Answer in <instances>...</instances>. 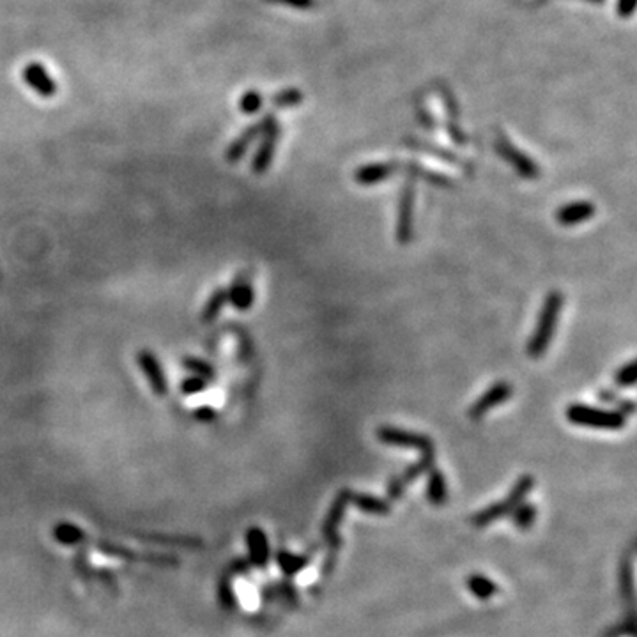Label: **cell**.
Masks as SVG:
<instances>
[{
  "instance_id": "1f68e13d",
  "label": "cell",
  "mask_w": 637,
  "mask_h": 637,
  "mask_svg": "<svg viewBox=\"0 0 637 637\" xmlns=\"http://www.w3.org/2000/svg\"><path fill=\"white\" fill-rule=\"evenodd\" d=\"M404 491H405L404 482H402V480H400L399 476L392 478V482H390V485H388V496H390V498H392V499H400V498H402V494H404Z\"/></svg>"
},
{
  "instance_id": "9a60e30c",
  "label": "cell",
  "mask_w": 637,
  "mask_h": 637,
  "mask_svg": "<svg viewBox=\"0 0 637 637\" xmlns=\"http://www.w3.org/2000/svg\"><path fill=\"white\" fill-rule=\"evenodd\" d=\"M24 80L30 85L37 94L50 98L57 92V85L53 83V80L48 76L46 69L37 62H32L28 66H25L24 69Z\"/></svg>"
},
{
  "instance_id": "e0dca14e",
  "label": "cell",
  "mask_w": 637,
  "mask_h": 637,
  "mask_svg": "<svg viewBox=\"0 0 637 637\" xmlns=\"http://www.w3.org/2000/svg\"><path fill=\"white\" fill-rule=\"evenodd\" d=\"M262 133V121L257 124H252L248 130H245L238 139L234 140L229 146V149L225 150V162L227 163H238L243 156L246 155V150L252 143L255 142V139H259Z\"/></svg>"
},
{
  "instance_id": "836d02e7",
  "label": "cell",
  "mask_w": 637,
  "mask_h": 637,
  "mask_svg": "<svg viewBox=\"0 0 637 637\" xmlns=\"http://www.w3.org/2000/svg\"><path fill=\"white\" fill-rule=\"evenodd\" d=\"M598 400H600L602 404H616L618 400H620V395H618L616 392H614V390H609V388H606V390H600V392H598Z\"/></svg>"
},
{
  "instance_id": "52a82bcc",
  "label": "cell",
  "mask_w": 637,
  "mask_h": 637,
  "mask_svg": "<svg viewBox=\"0 0 637 637\" xmlns=\"http://www.w3.org/2000/svg\"><path fill=\"white\" fill-rule=\"evenodd\" d=\"M494 147H496V150H498V155L501 156V158L505 159V162H507L508 165H510L512 168H514V171L521 175V177L530 179V181L540 177V166L536 165V162H533V159H531L526 152L517 149V147H515L514 143L507 139V137L498 135V139H496V142H494Z\"/></svg>"
},
{
  "instance_id": "484cf974",
  "label": "cell",
  "mask_w": 637,
  "mask_h": 637,
  "mask_svg": "<svg viewBox=\"0 0 637 637\" xmlns=\"http://www.w3.org/2000/svg\"><path fill=\"white\" fill-rule=\"evenodd\" d=\"M514 523L518 530H530L531 524L536 518V508L531 503H521L514 512H512Z\"/></svg>"
},
{
  "instance_id": "4fadbf2b",
  "label": "cell",
  "mask_w": 637,
  "mask_h": 637,
  "mask_svg": "<svg viewBox=\"0 0 637 637\" xmlns=\"http://www.w3.org/2000/svg\"><path fill=\"white\" fill-rule=\"evenodd\" d=\"M396 172V163L395 162H376V163H367L361 165L356 172H354V181L361 186H376L379 182L386 181L392 177Z\"/></svg>"
},
{
  "instance_id": "7402d4cb",
  "label": "cell",
  "mask_w": 637,
  "mask_h": 637,
  "mask_svg": "<svg viewBox=\"0 0 637 637\" xmlns=\"http://www.w3.org/2000/svg\"><path fill=\"white\" fill-rule=\"evenodd\" d=\"M227 301H229V294H227V289H216V290H214V293L211 294L209 299H207L206 306H204V312H202V317H200V321H202L204 324H209V322H213L214 319H216V317L220 315V312H222L223 306L227 305Z\"/></svg>"
},
{
  "instance_id": "83f0119b",
  "label": "cell",
  "mask_w": 637,
  "mask_h": 637,
  "mask_svg": "<svg viewBox=\"0 0 637 637\" xmlns=\"http://www.w3.org/2000/svg\"><path fill=\"white\" fill-rule=\"evenodd\" d=\"M182 365H184V367H186L188 370H191V372L197 374V377H202L204 381H207V383H209V381H213L214 377H216V372H214V368L211 367V365L207 363V361L198 360V358H186V360L182 361Z\"/></svg>"
},
{
  "instance_id": "74e56055",
  "label": "cell",
  "mask_w": 637,
  "mask_h": 637,
  "mask_svg": "<svg viewBox=\"0 0 637 637\" xmlns=\"http://www.w3.org/2000/svg\"><path fill=\"white\" fill-rule=\"evenodd\" d=\"M278 2H285V4L294 6V8H310L312 0H278Z\"/></svg>"
},
{
  "instance_id": "f546056e",
  "label": "cell",
  "mask_w": 637,
  "mask_h": 637,
  "mask_svg": "<svg viewBox=\"0 0 637 637\" xmlns=\"http://www.w3.org/2000/svg\"><path fill=\"white\" fill-rule=\"evenodd\" d=\"M262 107V96L259 94L257 91H248L239 101V110L245 112V114L252 115L257 114Z\"/></svg>"
},
{
  "instance_id": "d6a6232c",
  "label": "cell",
  "mask_w": 637,
  "mask_h": 637,
  "mask_svg": "<svg viewBox=\"0 0 637 637\" xmlns=\"http://www.w3.org/2000/svg\"><path fill=\"white\" fill-rule=\"evenodd\" d=\"M614 405H616L614 409H616L618 412H622V415L625 416V418H627V416H632L634 412H636V402H634V400H630V399H620Z\"/></svg>"
},
{
  "instance_id": "d4e9b609",
  "label": "cell",
  "mask_w": 637,
  "mask_h": 637,
  "mask_svg": "<svg viewBox=\"0 0 637 637\" xmlns=\"http://www.w3.org/2000/svg\"><path fill=\"white\" fill-rule=\"evenodd\" d=\"M278 565H280L283 574L296 575L299 574L301 570H305L306 566H308V559H306L305 556L293 555V552L281 550V552H278Z\"/></svg>"
},
{
  "instance_id": "d6986e66",
  "label": "cell",
  "mask_w": 637,
  "mask_h": 637,
  "mask_svg": "<svg viewBox=\"0 0 637 637\" xmlns=\"http://www.w3.org/2000/svg\"><path fill=\"white\" fill-rule=\"evenodd\" d=\"M427 498L432 505L441 507L448 499V487L446 480H444L443 471L439 467L432 466L428 469V482H427Z\"/></svg>"
},
{
  "instance_id": "d590c367",
  "label": "cell",
  "mask_w": 637,
  "mask_h": 637,
  "mask_svg": "<svg viewBox=\"0 0 637 637\" xmlns=\"http://www.w3.org/2000/svg\"><path fill=\"white\" fill-rule=\"evenodd\" d=\"M195 416H197L200 421H213L214 418H216V412H214V409H211V408H200V409H197Z\"/></svg>"
},
{
  "instance_id": "7a4b0ae2",
  "label": "cell",
  "mask_w": 637,
  "mask_h": 637,
  "mask_svg": "<svg viewBox=\"0 0 637 637\" xmlns=\"http://www.w3.org/2000/svg\"><path fill=\"white\" fill-rule=\"evenodd\" d=\"M565 416L572 425L598 430H622L627 425V418L616 409L593 408L586 404H570L565 409Z\"/></svg>"
},
{
  "instance_id": "f1b7e54d",
  "label": "cell",
  "mask_w": 637,
  "mask_h": 637,
  "mask_svg": "<svg viewBox=\"0 0 637 637\" xmlns=\"http://www.w3.org/2000/svg\"><path fill=\"white\" fill-rule=\"evenodd\" d=\"M303 101V94L297 89H285V91H280L278 94H274L273 98V105L278 108H289V107H296Z\"/></svg>"
},
{
  "instance_id": "603a6c76",
  "label": "cell",
  "mask_w": 637,
  "mask_h": 637,
  "mask_svg": "<svg viewBox=\"0 0 637 637\" xmlns=\"http://www.w3.org/2000/svg\"><path fill=\"white\" fill-rule=\"evenodd\" d=\"M467 588H469V591H471L476 598H480V600H489V598H492L498 593V586H496L489 577L480 574H475L467 579Z\"/></svg>"
},
{
  "instance_id": "4dcf8cb0",
  "label": "cell",
  "mask_w": 637,
  "mask_h": 637,
  "mask_svg": "<svg viewBox=\"0 0 637 637\" xmlns=\"http://www.w3.org/2000/svg\"><path fill=\"white\" fill-rule=\"evenodd\" d=\"M207 381H204L202 377H190V379H186V381H182V384H181V392L182 393H186V395H193V393H198V392H204V390L207 388Z\"/></svg>"
},
{
  "instance_id": "cb8c5ba5",
  "label": "cell",
  "mask_w": 637,
  "mask_h": 637,
  "mask_svg": "<svg viewBox=\"0 0 637 637\" xmlns=\"http://www.w3.org/2000/svg\"><path fill=\"white\" fill-rule=\"evenodd\" d=\"M434 459H435L434 451H430V453H421L420 460H416L415 464H411V466L405 467V471L402 473V475H400L399 478L402 480V482H404V485H408V483H412L415 480L420 478V476L424 475L425 471H428V469H430V467L434 466Z\"/></svg>"
},
{
  "instance_id": "ac0fdd59",
  "label": "cell",
  "mask_w": 637,
  "mask_h": 637,
  "mask_svg": "<svg viewBox=\"0 0 637 637\" xmlns=\"http://www.w3.org/2000/svg\"><path fill=\"white\" fill-rule=\"evenodd\" d=\"M246 542H248L250 558L257 566H265V563L270 561V543H268V536L259 527H252L246 534Z\"/></svg>"
},
{
  "instance_id": "7c38bea8",
  "label": "cell",
  "mask_w": 637,
  "mask_h": 637,
  "mask_svg": "<svg viewBox=\"0 0 637 637\" xmlns=\"http://www.w3.org/2000/svg\"><path fill=\"white\" fill-rule=\"evenodd\" d=\"M137 361H139L142 372L146 374L147 383H149L150 390H152V392L159 396L165 395L166 379H165V374H163V368H162V365H159L158 358L150 353V351H139V354H137Z\"/></svg>"
},
{
  "instance_id": "6da1fadb",
  "label": "cell",
  "mask_w": 637,
  "mask_h": 637,
  "mask_svg": "<svg viewBox=\"0 0 637 637\" xmlns=\"http://www.w3.org/2000/svg\"><path fill=\"white\" fill-rule=\"evenodd\" d=\"M563 303H565V296H563L561 290H550V293H547L542 310L539 313V319H536V326H534L533 333H531L526 347L527 354L533 360L542 358L547 349H549L552 338H555Z\"/></svg>"
},
{
  "instance_id": "8fae6325",
  "label": "cell",
  "mask_w": 637,
  "mask_h": 637,
  "mask_svg": "<svg viewBox=\"0 0 637 637\" xmlns=\"http://www.w3.org/2000/svg\"><path fill=\"white\" fill-rule=\"evenodd\" d=\"M227 294H229V303L239 312H246L254 306L255 303V290L254 285H252V278H250L248 271L245 273H239L236 277V280L232 281L229 289H227Z\"/></svg>"
},
{
  "instance_id": "9c48e42d",
  "label": "cell",
  "mask_w": 637,
  "mask_h": 637,
  "mask_svg": "<svg viewBox=\"0 0 637 637\" xmlns=\"http://www.w3.org/2000/svg\"><path fill=\"white\" fill-rule=\"evenodd\" d=\"M349 503H351V491L349 489H342L337 494L335 501L329 507L328 515L324 518V526H322V533L326 536V542L329 543L333 550L340 547V536H338V527H340L342 521H344L345 510H347Z\"/></svg>"
},
{
  "instance_id": "8992f818",
  "label": "cell",
  "mask_w": 637,
  "mask_h": 637,
  "mask_svg": "<svg viewBox=\"0 0 637 637\" xmlns=\"http://www.w3.org/2000/svg\"><path fill=\"white\" fill-rule=\"evenodd\" d=\"M262 142L252 159V172L257 175L265 174L270 171L271 163H273L274 149H277L278 137H280V124L274 119L273 115H268L262 119Z\"/></svg>"
},
{
  "instance_id": "277c9868",
  "label": "cell",
  "mask_w": 637,
  "mask_h": 637,
  "mask_svg": "<svg viewBox=\"0 0 637 637\" xmlns=\"http://www.w3.org/2000/svg\"><path fill=\"white\" fill-rule=\"evenodd\" d=\"M415 202H416V184L415 179L408 177L402 186L399 200V216H396L395 238L402 246L411 245L415 239Z\"/></svg>"
},
{
  "instance_id": "e575fe53",
  "label": "cell",
  "mask_w": 637,
  "mask_h": 637,
  "mask_svg": "<svg viewBox=\"0 0 637 637\" xmlns=\"http://www.w3.org/2000/svg\"><path fill=\"white\" fill-rule=\"evenodd\" d=\"M634 6H636V0H618V12L620 16H630L634 11Z\"/></svg>"
},
{
  "instance_id": "ffe728a7",
  "label": "cell",
  "mask_w": 637,
  "mask_h": 637,
  "mask_svg": "<svg viewBox=\"0 0 637 637\" xmlns=\"http://www.w3.org/2000/svg\"><path fill=\"white\" fill-rule=\"evenodd\" d=\"M351 503L361 512L370 515H388L392 507L386 499H381L372 494H361V492L351 491Z\"/></svg>"
},
{
  "instance_id": "8d00e7d4",
  "label": "cell",
  "mask_w": 637,
  "mask_h": 637,
  "mask_svg": "<svg viewBox=\"0 0 637 637\" xmlns=\"http://www.w3.org/2000/svg\"><path fill=\"white\" fill-rule=\"evenodd\" d=\"M418 119H420V123L424 124V126L427 128V130H434V128H435V121L432 119V115L428 114L427 110H424V108H420V110H418Z\"/></svg>"
},
{
  "instance_id": "5bb4252c",
  "label": "cell",
  "mask_w": 637,
  "mask_h": 637,
  "mask_svg": "<svg viewBox=\"0 0 637 637\" xmlns=\"http://www.w3.org/2000/svg\"><path fill=\"white\" fill-rule=\"evenodd\" d=\"M396 163V172H404L408 174V177L411 179H424V181H428L434 186L439 188H451L453 186V182L448 175L439 174V172L432 171V168H427V166L420 165L418 162H395Z\"/></svg>"
},
{
  "instance_id": "30bf717a",
  "label": "cell",
  "mask_w": 637,
  "mask_h": 637,
  "mask_svg": "<svg viewBox=\"0 0 637 637\" xmlns=\"http://www.w3.org/2000/svg\"><path fill=\"white\" fill-rule=\"evenodd\" d=\"M597 213V206L590 200H575V202L563 204L558 211H556V222L563 227H574L579 223H584L588 220L595 216Z\"/></svg>"
},
{
  "instance_id": "4316f807",
  "label": "cell",
  "mask_w": 637,
  "mask_h": 637,
  "mask_svg": "<svg viewBox=\"0 0 637 637\" xmlns=\"http://www.w3.org/2000/svg\"><path fill=\"white\" fill-rule=\"evenodd\" d=\"M614 383L618 388H634L636 386V361L622 365L614 374Z\"/></svg>"
},
{
  "instance_id": "5b68a950",
  "label": "cell",
  "mask_w": 637,
  "mask_h": 637,
  "mask_svg": "<svg viewBox=\"0 0 637 637\" xmlns=\"http://www.w3.org/2000/svg\"><path fill=\"white\" fill-rule=\"evenodd\" d=\"M376 437L379 443L388 444V446L399 448H412L420 453H430L435 450L434 441L430 435L420 434V432H411L405 428L392 427V425H383L376 430Z\"/></svg>"
},
{
  "instance_id": "44dd1931",
  "label": "cell",
  "mask_w": 637,
  "mask_h": 637,
  "mask_svg": "<svg viewBox=\"0 0 637 637\" xmlns=\"http://www.w3.org/2000/svg\"><path fill=\"white\" fill-rule=\"evenodd\" d=\"M444 107H446L448 135L457 146H466V135H464L459 124V108H457L455 98H451L450 92H444Z\"/></svg>"
},
{
  "instance_id": "3957f363",
  "label": "cell",
  "mask_w": 637,
  "mask_h": 637,
  "mask_svg": "<svg viewBox=\"0 0 637 637\" xmlns=\"http://www.w3.org/2000/svg\"><path fill=\"white\" fill-rule=\"evenodd\" d=\"M533 476L523 475L515 482L514 489H512V492L508 494V498L505 499V501L494 503L491 507L483 508L482 512H478V514L473 517V524H475L476 527H485L491 523H494V521H498V518L505 517V515H510L521 503H524V499H526V496L533 491Z\"/></svg>"
},
{
  "instance_id": "2e32d148",
  "label": "cell",
  "mask_w": 637,
  "mask_h": 637,
  "mask_svg": "<svg viewBox=\"0 0 637 637\" xmlns=\"http://www.w3.org/2000/svg\"><path fill=\"white\" fill-rule=\"evenodd\" d=\"M404 143L415 150L428 152V155H432L434 158L443 159V162L450 163V165H457V166H460V168H467V171H471V165H469V163L464 162L462 158H459L455 152H451V150L437 146V143H428V142H424V140H418V139H408Z\"/></svg>"
},
{
  "instance_id": "ba28073f",
  "label": "cell",
  "mask_w": 637,
  "mask_h": 637,
  "mask_svg": "<svg viewBox=\"0 0 637 637\" xmlns=\"http://www.w3.org/2000/svg\"><path fill=\"white\" fill-rule=\"evenodd\" d=\"M512 395H514V386L508 381H498V383L492 384L487 392L482 393L473 402L471 408L467 409V416L475 421L482 420L491 409L498 408V405L505 404L507 400H510Z\"/></svg>"
}]
</instances>
